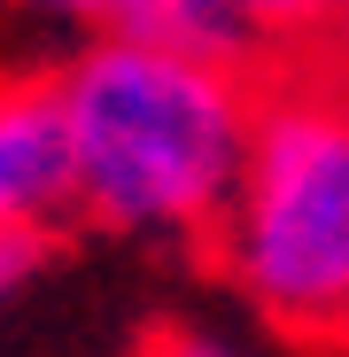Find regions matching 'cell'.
Instances as JSON below:
<instances>
[{
	"label": "cell",
	"instance_id": "7",
	"mask_svg": "<svg viewBox=\"0 0 349 357\" xmlns=\"http://www.w3.org/2000/svg\"><path fill=\"white\" fill-rule=\"evenodd\" d=\"M0 8H16L31 24H63V31H116L132 0H0Z\"/></svg>",
	"mask_w": 349,
	"mask_h": 357
},
{
	"label": "cell",
	"instance_id": "2",
	"mask_svg": "<svg viewBox=\"0 0 349 357\" xmlns=\"http://www.w3.org/2000/svg\"><path fill=\"white\" fill-rule=\"evenodd\" d=\"M210 257L272 334L349 349V86L334 70L264 78Z\"/></svg>",
	"mask_w": 349,
	"mask_h": 357
},
{
	"label": "cell",
	"instance_id": "8",
	"mask_svg": "<svg viewBox=\"0 0 349 357\" xmlns=\"http://www.w3.org/2000/svg\"><path fill=\"white\" fill-rule=\"evenodd\" d=\"M39 249H47V241H16V233H0V303H8V295H16L24 280H31Z\"/></svg>",
	"mask_w": 349,
	"mask_h": 357
},
{
	"label": "cell",
	"instance_id": "3",
	"mask_svg": "<svg viewBox=\"0 0 349 357\" xmlns=\"http://www.w3.org/2000/svg\"><path fill=\"white\" fill-rule=\"evenodd\" d=\"M70 218V140L54 78H0V233L47 241Z\"/></svg>",
	"mask_w": 349,
	"mask_h": 357
},
{
	"label": "cell",
	"instance_id": "9",
	"mask_svg": "<svg viewBox=\"0 0 349 357\" xmlns=\"http://www.w3.org/2000/svg\"><path fill=\"white\" fill-rule=\"evenodd\" d=\"M341 86H349V78H341Z\"/></svg>",
	"mask_w": 349,
	"mask_h": 357
},
{
	"label": "cell",
	"instance_id": "5",
	"mask_svg": "<svg viewBox=\"0 0 349 357\" xmlns=\"http://www.w3.org/2000/svg\"><path fill=\"white\" fill-rule=\"evenodd\" d=\"M249 24V39L264 47V63L279 54L287 70H303V54H349V0H225ZM349 78V63H341Z\"/></svg>",
	"mask_w": 349,
	"mask_h": 357
},
{
	"label": "cell",
	"instance_id": "4",
	"mask_svg": "<svg viewBox=\"0 0 349 357\" xmlns=\"http://www.w3.org/2000/svg\"><path fill=\"white\" fill-rule=\"evenodd\" d=\"M148 47H171V54H194V63H233V70H264V47L249 39V24L225 8V0H132L125 24Z\"/></svg>",
	"mask_w": 349,
	"mask_h": 357
},
{
	"label": "cell",
	"instance_id": "6",
	"mask_svg": "<svg viewBox=\"0 0 349 357\" xmlns=\"http://www.w3.org/2000/svg\"><path fill=\"white\" fill-rule=\"evenodd\" d=\"M148 357H249V342L233 326H217V319H171L148 342Z\"/></svg>",
	"mask_w": 349,
	"mask_h": 357
},
{
	"label": "cell",
	"instance_id": "1",
	"mask_svg": "<svg viewBox=\"0 0 349 357\" xmlns=\"http://www.w3.org/2000/svg\"><path fill=\"white\" fill-rule=\"evenodd\" d=\"M47 78L70 140V210L132 241H210L256 140L264 70L93 31Z\"/></svg>",
	"mask_w": 349,
	"mask_h": 357
}]
</instances>
